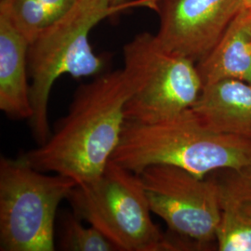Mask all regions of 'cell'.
Returning a JSON list of instances; mask_svg holds the SVG:
<instances>
[{"instance_id":"obj_8","label":"cell","mask_w":251,"mask_h":251,"mask_svg":"<svg viewBox=\"0 0 251 251\" xmlns=\"http://www.w3.org/2000/svg\"><path fill=\"white\" fill-rule=\"evenodd\" d=\"M242 9L241 0H158L155 36L167 50L198 63Z\"/></svg>"},{"instance_id":"obj_15","label":"cell","mask_w":251,"mask_h":251,"mask_svg":"<svg viewBox=\"0 0 251 251\" xmlns=\"http://www.w3.org/2000/svg\"><path fill=\"white\" fill-rule=\"evenodd\" d=\"M241 1H242L243 8L251 12V0H241Z\"/></svg>"},{"instance_id":"obj_16","label":"cell","mask_w":251,"mask_h":251,"mask_svg":"<svg viewBox=\"0 0 251 251\" xmlns=\"http://www.w3.org/2000/svg\"><path fill=\"white\" fill-rule=\"evenodd\" d=\"M109 1V3L110 4H112V5H122V4H124L126 2H127L128 0H108Z\"/></svg>"},{"instance_id":"obj_1","label":"cell","mask_w":251,"mask_h":251,"mask_svg":"<svg viewBox=\"0 0 251 251\" xmlns=\"http://www.w3.org/2000/svg\"><path fill=\"white\" fill-rule=\"evenodd\" d=\"M131 91L124 69L102 73L81 85L48 140L20 158L38 171L63 175L76 184L97 178L120 142Z\"/></svg>"},{"instance_id":"obj_3","label":"cell","mask_w":251,"mask_h":251,"mask_svg":"<svg viewBox=\"0 0 251 251\" xmlns=\"http://www.w3.org/2000/svg\"><path fill=\"white\" fill-rule=\"evenodd\" d=\"M112 160L137 174L169 165L206 177L251 165V141L210 130L189 109L153 122L126 120Z\"/></svg>"},{"instance_id":"obj_9","label":"cell","mask_w":251,"mask_h":251,"mask_svg":"<svg viewBox=\"0 0 251 251\" xmlns=\"http://www.w3.org/2000/svg\"><path fill=\"white\" fill-rule=\"evenodd\" d=\"M212 131L251 141V84L223 79L206 84L191 108Z\"/></svg>"},{"instance_id":"obj_6","label":"cell","mask_w":251,"mask_h":251,"mask_svg":"<svg viewBox=\"0 0 251 251\" xmlns=\"http://www.w3.org/2000/svg\"><path fill=\"white\" fill-rule=\"evenodd\" d=\"M124 71L131 85L126 120L153 122L175 117L198 101L204 84L197 63L167 50L144 32L123 47Z\"/></svg>"},{"instance_id":"obj_10","label":"cell","mask_w":251,"mask_h":251,"mask_svg":"<svg viewBox=\"0 0 251 251\" xmlns=\"http://www.w3.org/2000/svg\"><path fill=\"white\" fill-rule=\"evenodd\" d=\"M29 42L0 14V109L13 119L33 115L28 70Z\"/></svg>"},{"instance_id":"obj_4","label":"cell","mask_w":251,"mask_h":251,"mask_svg":"<svg viewBox=\"0 0 251 251\" xmlns=\"http://www.w3.org/2000/svg\"><path fill=\"white\" fill-rule=\"evenodd\" d=\"M67 200L74 213L118 251H174L171 239L152 222L140 175L112 159L97 178L76 184Z\"/></svg>"},{"instance_id":"obj_11","label":"cell","mask_w":251,"mask_h":251,"mask_svg":"<svg viewBox=\"0 0 251 251\" xmlns=\"http://www.w3.org/2000/svg\"><path fill=\"white\" fill-rule=\"evenodd\" d=\"M227 171L217 180L221 205L217 247L221 251H251V164Z\"/></svg>"},{"instance_id":"obj_12","label":"cell","mask_w":251,"mask_h":251,"mask_svg":"<svg viewBox=\"0 0 251 251\" xmlns=\"http://www.w3.org/2000/svg\"><path fill=\"white\" fill-rule=\"evenodd\" d=\"M249 11L242 7L217 45L197 63L203 84L238 79L251 84V34Z\"/></svg>"},{"instance_id":"obj_5","label":"cell","mask_w":251,"mask_h":251,"mask_svg":"<svg viewBox=\"0 0 251 251\" xmlns=\"http://www.w3.org/2000/svg\"><path fill=\"white\" fill-rule=\"evenodd\" d=\"M75 181L22 158L0 159V251H55L59 205Z\"/></svg>"},{"instance_id":"obj_2","label":"cell","mask_w":251,"mask_h":251,"mask_svg":"<svg viewBox=\"0 0 251 251\" xmlns=\"http://www.w3.org/2000/svg\"><path fill=\"white\" fill-rule=\"evenodd\" d=\"M158 0H128L112 5L108 0H77L63 16L28 47L33 115L29 120L38 145L50 136L49 102L55 81L63 75L74 78L97 76L104 73L108 59L97 55L90 45V31L101 21L131 8L155 11Z\"/></svg>"},{"instance_id":"obj_17","label":"cell","mask_w":251,"mask_h":251,"mask_svg":"<svg viewBox=\"0 0 251 251\" xmlns=\"http://www.w3.org/2000/svg\"><path fill=\"white\" fill-rule=\"evenodd\" d=\"M249 11V10H248ZM248 27H249V31L251 34V12L249 11V20H248Z\"/></svg>"},{"instance_id":"obj_13","label":"cell","mask_w":251,"mask_h":251,"mask_svg":"<svg viewBox=\"0 0 251 251\" xmlns=\"http://www.w3.org/2000/svg\"><path fill=\"white\" fill-rule=\"evenodd\" d=\"M77 0H0V14L29 43L72 8Z\"/></svg>"},{"instance_id":"obj_7","label":"cell","mask_w":251,"mask_h":251,"mask_svg":"<svg viewBox=\"0 0 251 251\" xmlns=\"http://www.w3.org/2000/svg\"><path fill=\"white\" fill-rule=\"evenodd\" d=\"M139 175L152 213L171 233L198 248L216 242L221 221L217 179L169 165L148 167Z\"/></svg>"},{"instance_id":"obj_14","label":"cell","mask_w":251,"mask_h":251,"mask_svg":"<svg viewBox=\"0 0 251 251\" xmlns=\"http://www.w3.org/2000/svg\"><path fill=\"white\" fill-rule=\"evenodd\" d=\"M60 247L65 251H118L103 233L92 225L85 226L74 212L62 219Z\"/></svg>"}]
</instances>
